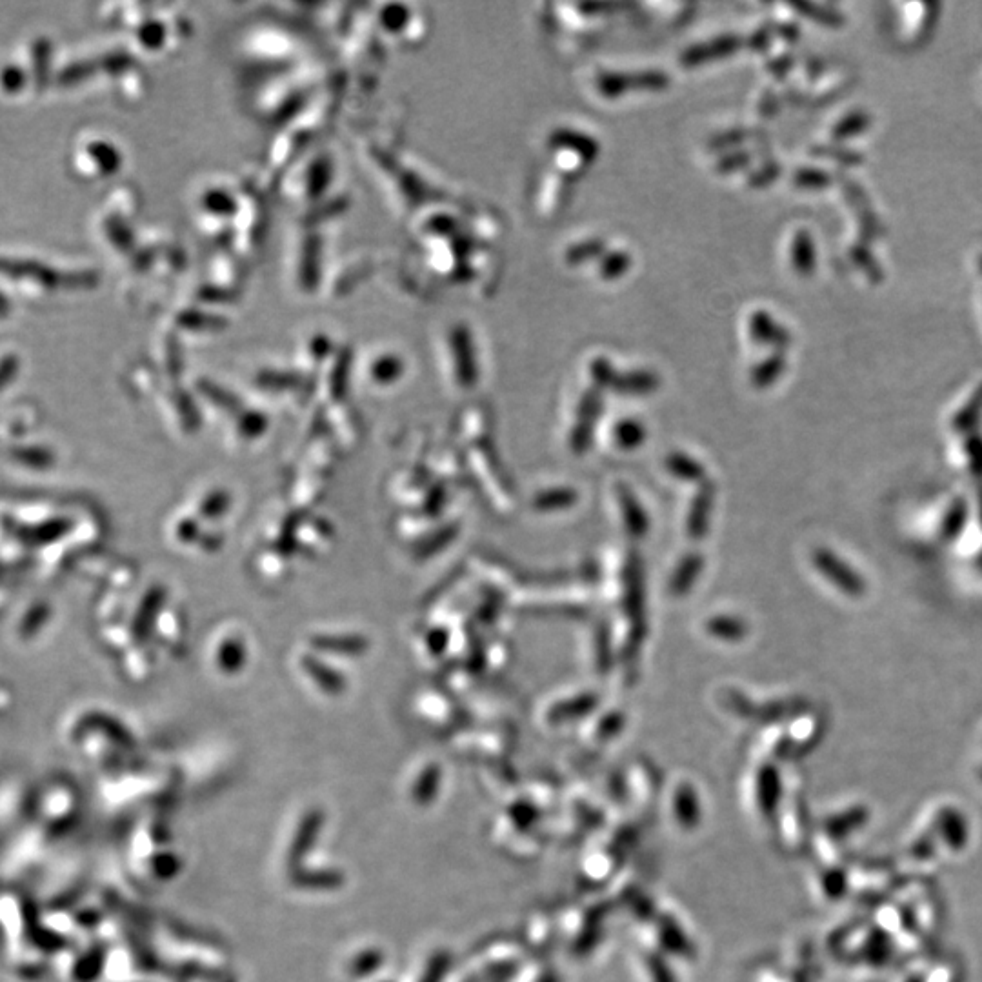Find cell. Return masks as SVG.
<instances>
[{
  "mask_svg": "<svg viewBox=\"0 0 982 982\" xmlns=\"http://www.w3.org/2000/svg\"><path fill=\"white\" fill-rule=\"evenodd\" d=\"M815 562L828 579H832L833 584H837L839 588H842L844 592L857 593L862 592V581L855 575V573L846 566L842 564L837 557H833L832 553L819 552L817 557H815Z\"/></svg>",
  "mask_w": 982,
  "mask_h": 982,
  "instance_id": "1",
  "label": "cell"
}]
</instances>
